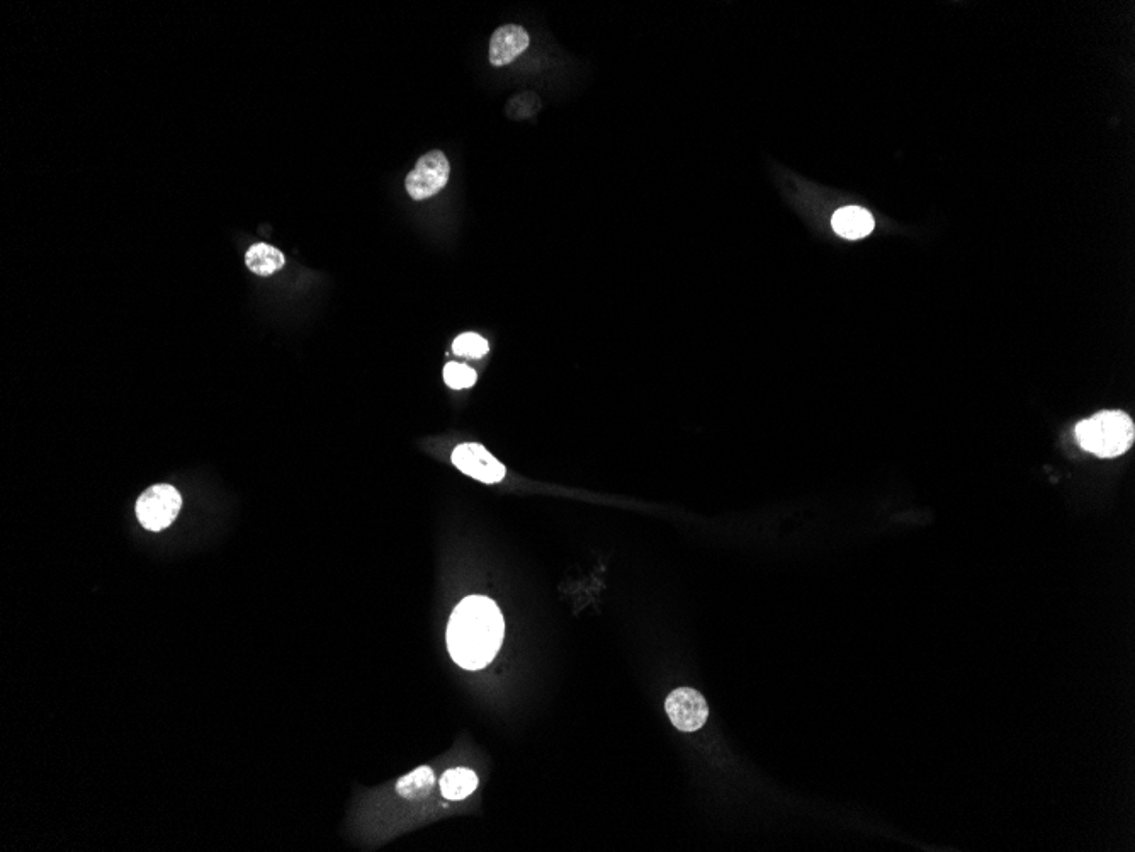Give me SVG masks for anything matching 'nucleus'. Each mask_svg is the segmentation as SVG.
I'll return each instance as SVG.
<instances>
[{"label":"nucleus","instance_id":"4","mask_svg":"<svg viewBox=\"0 0 1135 852\" xmlns=\"http://www.w3.org/2000/svg\"><path fill=\"white\" fill-rule=\"evenodd\" d=\"M451 174V165L446 155L439 150H432L429 154L418 159L415 169L407 176L405 186L413 199L432 198L446 188Z\"/></svg>","mask_w":1135,"mask_h":852},{"label":"nucleus","instance_id":"5","mask_svg":"<svg viewBox=\"0 0 1135 852\" xmlns=\"http://www.w3.org/2000/svg\"><path fill=\"white\" fill-rule=\"evenodd\" d=\"M668 718L680 732H697L706 725L709 706L699 691L692 688H678L665 703Z\"/></svg>","mask_w":1135,"mask_h":852},{"label":"nucleus","instance_id":"8","mask_svg":"<svg viewBox=\"0 0 1135 852\" xmlns=\"http://www.w3.org/2000/svg\"><path fill=\"white\" fill-rule=\"evenodd\" d=\"M831 225H833V230L843 239L859 240L872 233L876 223H874V218L869 211L862 210L859 206H847V208L836 211L833 220H831Z\"/></svg>","mask_w":1135,"mask_h":852},{"label":"nucleus","instance_id":"12","mask_svg":"<svg viewBox=\"0 0 1135 852\" xmlns=\"http://www.w3.org/2000/svg\"><path fill=\"white\" fill-rule=\"evenodd\" d=\"M452 351L458 356H463V358H483L490 351V346L483 337L478 336L475 332H466V334H461L454 339Z\"/></svg>","mask_w":1135,"mask_h":852},{"label":"nucleus","instance_id":"9","mask_svg":"<svg viewBox=\"0 0 1135 852\" xmlns=\"http://www.w3.org/2000/svg\"><path fill=\"white\" fill-rule=\"evenodd\" d=\"M284 254L269 244H255L250 247L245 264L257 276H271L284 267Z\"/></svg>","mask_w":1135,"mask_h":852},{"label":"nucleus","instance_id":"2","mask_svg":"<svg viewBox=\"0 0 1135 852\" xmlns=\"http://www.w3.org/2000/svg\"><path fill=\"white\" fill-rule=\"evenodd\" d=\"M1134 438V421L1119 410L1100 412L1076 426L1079 446L1100 458L1124 455L1134 444Z\"/></svg>","mask_w":1135,"mask_h":852},{"label":"nucleus","instance_id":"11","mask_svg":"<svg viewBox=\"0 0 1135 852\" xmlns=\"http://www.w3.org/2000/svg\"><path fill=\"white\" fill-rule=\"evenodd\" d=\"M434 783L435 778L432 769L422 766L407 774V776H403L396 784V791H398V795L407 798V800H422L425 796H429L430 791L434 788Z\"/></svg>","mask_w":1135,"mask_h":852},{"label":"nucleus","instance_id":"6","mask_svg":"<svg viewBox=\"0 0 1135 852\" xmlns=\"http://www.w3.org/2000/svg\"><path fill=\"white\" fill-rule=\"evenodd\" d=\"M452 463L468 477L483 483H497L505 477V466L495 460L481 444L464 443L452 451Z\"/></svg>","mask_w":1135,"mask_h":852},{"label":"nucleus","instance_id":"10","mask_svg":"<svg viewBox=\"0 0 1135 852\" xmlns=\"http://www.w3.org/2000/svg\"><path fill=\"white\" fill-rule=\"evenodd\" d=\"M478 788V776L466 767H454L441 778V791L444 798L451 801L464 800Z\"/></svg>","mask_w":1135,"mask_h":852},{"label":"nucleus","instance_id":"1","mask_svg":"<svg viewBox=\"0 0 1135 852\" xmlns=\"http://www.w3.org/2000/svg\"><path fill=\"white\" fill-rule=\"evenodd\" d=\"M505 623L490 597L469 596L456 606L447 626V648L456 664L480 671L502 647Z\"/></svg>","mask_w":1135,"mask_h":852},{"label":"nucleus","instance_id":"13","mask_svg":"<svg viewBox=\"0 0 1135 852\" xmlns=\"http://www.w3.org/2000/svg\"><path fill=\"white\" fill-rule=\"evenodd\" d=\"M444 380L454 390L473 387L476 383V371L461 363H449L444 368Z\"/></svg>","mask_w":1135,"mask_h":852},{"label":"nucleus","instance_id":"7","mask_svg":"<svg viewBox=\"0 0 1135 852\" xmlns=\"http://www.w3.org/2000/svg\"><path fill=\"white\" fill-rule=\"evenodd\" d=\"M529 41L531 38L527 35L526 29L520 26L509 24L498 28L490 41V63L495 67H502L514 62L515 58L526 52Z\"/></svg>","mask_w":1135,"mask_h":852},{"label":"nucleus","instance_id":"3","mask_svg":"<svg viewBox=\"0 0 1135 852\" xmlns=\"http://www.w3.org/2000/svg\"><path fill=\"white\" fill-rule=\"evenodd\" d=\"M182 497L179 490L167 483L153 485L143 492L136 502V517L148 531H162L174 523L181 511Z\"/></svg>","mask_w":1135,"mask_h":852}]
</instances>
